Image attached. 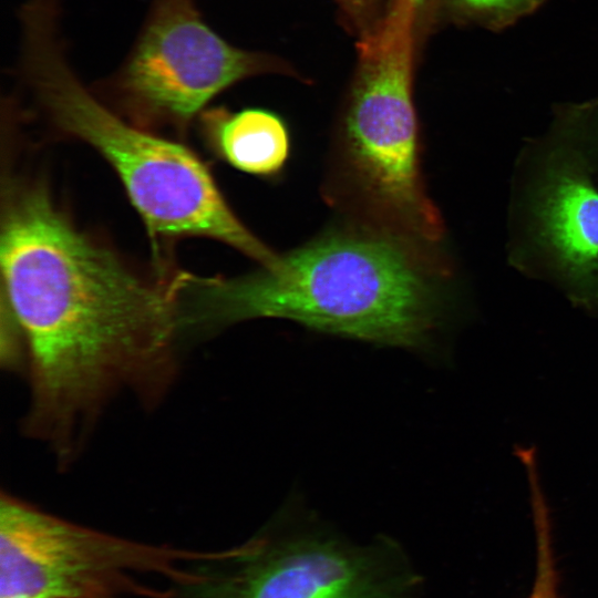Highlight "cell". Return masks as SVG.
Here are the masks:
<instances>
[{"label":"cell","mask_w":598,"mask_h":598,"mask_svg":"<svg viewBox=\"0 0 598 598\" xmlns=\"http://www.w3.org/2000/svg\"><path fill=\"white\" fill-rule=\"evenodd\" d=\"M544 0H450L465 18L487 28H503L532 12Z\"/></svg>","instance_id":"8fae6325"},{"label":"cell","mask_w":598,"mask_h":598,"mask_svg":"<svg viewBox=\"0 0 598 598\" xmlns=\"http://www.w3.org/2000/svg\"><path fill=\"white\" fill-rule=\"evenodd\" d=\"M60 0L19 10L20 79L55 127L96 150L114 168L153 236H204L261 266L278 254L236 217L202 161L187 147L126 122L79 78L62 37Z\"/></svg>","instance_id":"3957f363"},{"label":"cell","mask_w":598,"mask_h":598,"mask_svg":"<svg viewBox=\"0 0 598 598\" xmlns=\"http://www.w3.org/2000/svg\"><path fill=\"white\" fill-rule=\"evenodd\" d=\"M533 195L539 245L575 295L598 305V187L580 159L556 152Z\"/></svg>","instance_id":"ba28073f"},{"label":"cell","mask_w":598,"mask_h":598,"mask_svg":"<svg viewBox=\"0 0 598 598\" xmlns=\"http://www.w3.org/2000/svg\"><path fill=\"white\" fill-rule=\"evenodd\" d=\"M582 111L591 117L594 121L598 122V99L589 104L580 106Z\"/></svg>","instance_id":"4fadbf2b"},{"label":"cell","mask_w":598,"mask_h":598,"mask_svg":"<svg viewBox=\"0 0 598 598\" xmlns=\"http://www.w3.org/2000/svg\"><path fill=\"white\" fill-rule=\"evenodd\" d=\"M408 1H411V2H413L416 7H419V6L422 4L425 0H408Z\"/></svg>","instance_id":"5bb4252c"},{"label":"cell","mask_w":598,"mask_h":598,"mask_svg":"<svg viewBox=\"0 0 598 598\" xmlns=\"http://www.w3.org/2000/svg\"><path fill=\"white\" fill-rule=\"evenodd\" d=\"M203 123L215 151L231 166L261 177L282 171L290 137L286 124L275 113L261 109H214L203 114Z\"/></svg>","instance_id":"9c48e42d"},{"label":"cell","mask_w":598,"mask_h":598,"mask_svg":"<svg viewBox=\"0 0 598 598\" xmlns=\"http://www.w3.org/2000/svg\"><path fill=\"white\" fill-rule=\"evenodd\" d=\"M274 70L272 59L216 33L195 0H153L124 61L99 85L136 121L185 127L224 90Z\"/></svg>","instance_id":"52a82bcc"},{"label":"cell","mask_w":598,"mask_h":598,"mask_svg":"<svg viewBox=\"0 0 598 598\" xmlns=\"http://www.w3.org/2000/svg\"><path fill=\"white\" fill-rule=\"evenodd\" d=\"M176 598H178V597H176Z\"/></svg>","instance_id":"9a60e30c"},{"label":"cell","mask_w":598,"mask_h":598,"mask_svg":"<svg viewBox=\"0 0 598 598\" xmlns=\"http://www.w3.org/2000/svg\"><path fill=\"white\" fill-rule=\"evenodd\" d=\"M1 223L2 299L28 352L22 427L61 467L80 454L124 391L159 403L177 373L179 302L79 231L43 186L8 188Z\"/></svg>","instance_id":"6da1fadb"},{"label":"cell","mask_w":598,"mask_h":598,"mask_svg":"<svg viewBox=\"0 0 598 598\" xmlns=\"http://www.w3.org/2000/svg\"><path fill=\"white\" fill-rule=\"evenodd\" d=\"M419 576L394 542L357 544L287 505L264 529L202 565L179 598H415Z\"/></svg>","instance_id":"8992f818"},{"label":"cell","mask_w":598,"mask_h":598,"mask_svg":"<svg viewBox=\"0 0 598 598\" xmlns=\"http://www.w3.org/2000/svg\"><path fill=\"white\" fill-rule=\"evenodd\" d=\"M533 513L537 538V566L528 598H559L558 574L551 547L550 522L537 478L530 480Z\"/></svg>","instance_id":"30bf717a"},{"label":"cell","mask_w":598,"mask_h":598,"mask_svg":"<svg viewBox=\"0 0 598 598\" xmlns=\"http://www.w3.org/2000/svg\"><path fill=\"white\" fill-rule=\"evenodd\" d=\"M346 10L355 16L359 19H362L369 10L373 0H339Z\"/></svg>","instance_id":"7c38bea8"},{"label":"cell","mask_w":598,"mask_h":598,"mask_svg":"<svg viewBox=\"0 0 598 598\" xmlns=\"http://www.w3.org/2000/svg\"><path fill=\"white\" fill-rule=\"evenodd\" d=\"M419 245L375 227L333 230L249 275H183L182 332L281 318L344 338L431 351L442 301Z\"/></svg>","instance_id":"7a4b0ae2"},{"label":"cell","mask_w":598,"mask_h":598,"mask_svg":"<svg viewBox=\"0 0 598 598\" xmlns=\"http://www.w3.org/2000/svg\"><path fill=\"white\" fill-rule=\"evenodd\" d=\"M217 553L124 538L1 494L0 598H176Z\"/></svg>","instance_id":"5b68a950"},{"label":"cell","mask_w":598,"mask_h":598,"mask_svg":"<svg viewBox=\"0 0 598 598\" xmlns=\"http://www.w3.org/2000/svg\"><path fill=\"white\" fill-rule=\"evenodd\" d=\"M417 7L395 0L360 43L338 155L347 184L373 227L427 244L442 221L423 184L412 96Z\"/></svg>","instance_id":"277c9868"}]
</instances>
